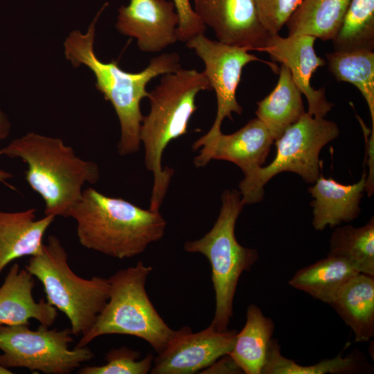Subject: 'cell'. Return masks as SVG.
Wrapping results in <instances>:
<instances>
[{
	"label": "cell",
	"instance_id": "cell-1",
	"mask_svg": "<svg viewBox=\"0 0 374 374\" xmlns=\"http://www.w3.org/2000/svg\"><path fill=\"white\" fill-rule=\"evenodd\" d=\"M105 3L96 14L86 33L71 32L64 43V54L72 65L87 66L96 77V88L112 105L120 123L121 136L117 150L121 155L139 151L141 145L140 130L143 116L141 100L148 98L147 84L154 78L172 73L181 68L180 57L176 52L165 53L152 57L141 71H125L112 60L103 62L93 50L96 24L106 8Z\"/></svg>",
	"mask_w": 374,
	"mask_h": 374
},
{
	"label": "cell",
	"instance_id": "cell-2",
	"mask_svg": "<svg viewBox=\"0 0 374 374\" xmlns=\"http://www.w3.org/2000/svg\"><path fill=\"white\" fill-rule=\"evenodd\" d=\"M68 217L76 222L82 247L118 259L142 253L149 244L162 238L166 228L159 211L142 208L92 188L83 190Z\"/></svg>",
	"mask_w": 374,
	"mask_h": 374
},
{
	"label": "cell",
	"instance_id": "cell-3",
	"mask_svg": "<svg viewBox=\"0 0 374 374\" xmlns=\"http://www.w3.org/2000/svg\"><path fill=\"white\" fill-rule=\"evenodd\" d=\"M211 90L204 73L179 69L162 75L160 82L148 93L150 110L143 117L140 141L145 149V163L154 181L149 209L159 211L174 170L161 165L168 144L188 132L190 119L197 110L198 93Z\"/></svg>",
	"mask_w": 374,
	"mask_h": 374
},
{
	"label": "cell",
	"instance_id": "cell-4",
	"mask_svg": "<svg viewBox=\"0 0 374 374\" xmlns=\"http://www.w3.org/2000/svg\"><path fill=\"white\" fill-rule=\"evenodd\" d=\"M0 156L19 158L27 165L25 179L43 199L44 214L68 217L87 183L98 182V165L82 159L58 138L28 132L0 149Z\"/></svg>",
	"mask_w": 374,
	"mask_h": 374
},
{
	"label": "cell",
	"instance_id": "cell-5",
	"mask_svg": "<svg viewBox=\"0 0 374 374\" xmlns=\"http://www.w3.org/2000/svg\"><path fill=\"white\" fill-rule=\"evenodd\" d=\"M152 271L151 266L139 261L111 276L108 300L75 347L87 346L103 335L117 334L142 339L158 354L163 351L181 329L170 328L150 301L145 283Z\"/></svg>",
	"mask_w": 374,
	"mask_h": 374
},
{
	"label": "cell",
	"instance_id": "cell-6",
	"mask_svg": "<svg viewBox=\"0 0 374 374\" xmlns=\"http://www.w3.org/2000/svg\"><path fill=\"white\" fill-rule=\"evenodd\" d=\"M220 214L212 229L202 238L188 241L184 249L199 253L208 260L215 291V308L211 323L217 331L227 330L233 317V304L240 276L258 258L256 249L242 246L236 240L235 226L244 204L240 192L225 190Z\"/></svg>",
	"mask_w": 374,
	"mask_h": 374
},
{
	"label": "cell",
	"instance_id": "cell-7",
	"mask_svg": "<svg viewBox=\"0 0 374 374\" xmlns=\"http://www.w3.org/2000/svg\"><path fill=\"white\" fill-rule=\"evenodd\" d=\"M25 268L42 284L46 301L67 317L71 334H87L108 300V278L78 276L68 263L66 249L53 235Z\"/></svg>",
	"mask_w": 374,
	"mask_h": 374
},
{
	"label": "cell",
	"instance_id": "cell-8",
	"mask_svg": "<svg viewBox=\"0 0 374 374\" xmlns=\"http://www.w3.org/2000/svg\"><path fill=\"white\" fill-rule=\"evenodd\" d=\"M339 134V129L335 122L314 117L305 112L275 140L276 153L274 160L244 176L240 182L239 192L244 205L260 202L265 185L280 172H294L305 181L314 184L321 174V150Z\"/></svg>",
	"mask_w": 374,
	"mask_h": 374
},
{
	"label": "cell",
	"instance_id": "cell-9",
	"mask_svg": "<svg viewBox=\"0 0 374 374\" xmlns=\"http://www.w3.org/2000/svg\"><path fill=\"white\" fill-rule=\"evenodd\" d=\"M0 325V364L6 368H25L45 374H69L94 357L87 347L69 345L73 341L70 329H50L39 325Z\"/></svg>",
	"mask_w": 374,
	"mask_h": 374
},
{
	"label": "cell",
	"instance_id": "cell-10",
	"mask_svg": "<svg viewBox=\"0 0 374 374\" xmlns=\"http://www.w3.org/2000/svg\"><path fill=\"white\" fill-rule=\"evenodd\" d=\"M185 44L203 61L205 65L203 72L217 98V109L214 123L208 132L202 136L208 139L222 132L221 125L225 118L233 121V113L239 115L242 113L243 108L236 98V91L243 68L254 61L266 63L273 71H277V66L249 53L250 51L245 48L211 39L204 34L198 35Z\"/></svg>",
	"mask_w": 374,
	"mask_h": 374
},
{
	"label": "cell",
	"instance_id": "cell-11",
	"mask_svg": "<svg viewBox=\"0 0 374 374\" xmlns=\"http://www.w3.org/2000/svg\"><path fill=\"white\" fill-rule=\"evenodd\" d=\"M236 332L217 331L209 326L193 332L185 326L153 361L152 374H193L200 373L221 357L228 355L234 345Z\"/></svg>",
	"mask_w": 374,
	"mask_h": 374
},
{
	"label": "cell",
	"instance_id": "cell-12",
	"mask_svg": "<svg viewBox=\"0 0 374 374\" xmlns=\"http://www.w3.org/2000/svg\"><path fill=\"white\" fill-rule=\"evenodd\" d=\"M193 7L222 43L260 51L270 35L255 0H194Z\"/></svg>",
	"mask_w": 374,
	"mask_h": 374
},
{
	"label": "cell",
	"instance_id": "cell-13",
	"mask_svg": "<svg viewBox=\"0 0 374 374\" xmlns=\"http://www.w3.org/2000/svg\"><path fill=\"white\" fill-rule=\"evenodd\" d=\"M274 141L267 127L256 117L233 134L221 132L208 139H197L193 150L202 149L194 164L203 167L212 159L228 161L238 166L244 177L262 166Z\"/></svg>",
	"mask_w": 374,
	"mask_h": 374
},
{
	"label": "cell",
	"instance_id": "cell-14",
	"mask_svg": "<svg viewBox=\"0 0 374 374\" xmlns=\"http://www.w3.org/2000/svg\"><path fill=\"white\" fill-rule=\"evenodd\" d=\"M316 39L308 35H270L260 51L268 53L272 60L284 64L290 70L307 99V112L314 117L324 118L333 104L327 100L324 87L315 89L310 84L313 73L319 67L326 65V60L319 57L314 50Z\"/></svg>",
	"mask_w": 374,
	"mask_h": 374
},
{
	"label": "cell",
	"instance_id": "cell-15",
	"mask_svg": "<svg viewBox=\"0 0 374 374\" xmlns=\"http://www.w3.org/2000/svg\"><path fill=\"white\" fill-rule=\"evenodd\" d=\"M118 12L116 29L135 38L143 52H161L178 41L179 19L172 1L130 0Z\"/></svg>",
	"mask_w": 374,
	"mask_h": 374
},
{
	"label": "cell",
	"instance_id": "cell-16",
	"mask_svg": "<svg viewBox=\"0 0 374 374\" xmlns=\"http://www.w3.org/2000/svg\"><path fill=\"white\" fill-rule=\"evenodd\" d=\"M34 276L14 263L0 286V325H29L30 319L51 327L57 316V309L46 300L37 301L33 295Z\"/></svg>",
	"mask_w": 374,
	"mask_h": 374
},
{
	"label": "cell",
	"instance_id": "cell-17",
	"mask_svg": "<svg viewBox=\"0 0 374 374\" xmlns=\"http://www.w3.org/2000/svg\"><path fill=\"white\" fill-rule=\"evenodd\" d=\"M366 174L355 184L344 185L334 179L325 178L322 174L309 188L314 200L312 225L317 231L331 228L341 222H349L361 212L359 203L366 186Z\"/></svg>",
	"mask_w": 374,
	"mask_h": 374
},
{
	"label": "cell",
	"instance_id": "cell-18",
	"mask_svg": "<svg viewBox=\"0 0 374 374\" xmlns=\"http://www.w3.org/2000/svg\"><path fill=\"white\" fill-rule=\"evenodd\" d=\"M36 211H0V275L12 261L42 250L44 236L55 217L45 215L37 220Z\"/></svg>",
	"mask_w": 374,
	"mask_h": 374
},
{
	"label": "cell",
	"instance_id": "cell-19",
	"mask_svg": "<svg viewBox=\"0 0 374 374\" xmlns=\"http://www.w3.org/2000/svg\"><path fill=\"white\" fill-rule=\"evenodd\" d=\"M330 305L352 329L355 341H367L373 337L374 276L363 273L354 276Z\"/></svg>",
	"mask_w": 374,
	"mask_h": 374
},
{
	"label": "cell",
	"instance_id": "cell-20",
	"mask_svg": "<svg viewBox=\"0 0 374 374\" xmlns=\"http://www.w3.org/2000/svg\"><path fill=\"white\" fill-rule=\"evenodd\" d=\"M274 89L257 102L256 115L267 127L274 141L305 112L302 92L290 70L281 64Z\"/></svg>",
	"mask_w": 374,
	"mask_h": 374
},
{
	"label": "cell",
	"instance_id": "cell-21",
	"mask_svg": "<svg viewBox=\"0 0 374 374\" xmlns=\"http://www.w3.org/2000/svg\"><path fill=\"white\" fill-rule=\"evenodd\" d=\"M359 273L344 258L328 253L326 258L297 271L289 284L330 305L339 290Z\"/></svg>",
	"mask_w": 374,
	"mask_h": 374
},
{
	"label": "cell",
	"instance_id": "cell-22",
	"mask_svg": "<svg viewBox=\"0 0 374 374\" xmlns=\"http://www.w3.org/2000/svg\"><path fill=\"white\" fill-rule=\"evenodd\" d=\"M274 325L256 305L247 310V320L236 333L234 345L228 354L246 374H262Z\"/></svg>",
	"mask_w": 374,
	"mask_h": 374
},
{
	"label": "cell",
	"instance_id": "cell-23",
	"mask_svg": "<svg viewBox=\"0 0 374 374\" xmlns=\"http://www.w3.org/2000/svg\"><path fill=\"white\" fill-rule=\"evenodd\" d=\"M350 0H302L286 23L288 35H308L332 40Z\"/></svg>",
	"mask_w": 374,
	"mask_h": 374
},
{
	"label": "cell",
	"instance_id": "cell-24",
	"mask_svg": "<svg viewBox=\"0 0 374 374\" xmlns=\"http://www.w3.org/2000/svg\"><path fill=\"white\" fill-rule=\"evenodd\" d=\"M328 70L339 82L355 86L367 103L374 139V51L370 49L335 51L326 54Z\"/></svg>",
	"mask_w": 374,
	"mask_h": 374
},
{
	"label": "cell",
	"instance_id": "cell-25",
	"mask_svg": "<svg viewBox=\"0 0 374 374\" xmlns=\"http://www.w3.org/2000/svg\"><path fill=\"white\" fill-rule=\"evenodd\" d=\"M328 253L347 260L359 273L374 276V220L361 227H337L332 233Z\"/></svg>",
	"mask_w": 374,
	"mask_h": 374
},
{
	"label": "cell",
	"instance_id": "cell-26",
	"mask_svg": "<svg viewBox=\"0 0 374 374\" xmlns=\"http://www.w3.org/2000/svg\"><path fill=\"white\" fill-rule=\"evenodd\" d=\"M332 41L335 51L374 50V0H350Z\"/></svg>",
	"mask_w": 374,
	"mask_h": 374
},
{
	"label": "cell",
	"instance_id": "cell-27",
	"mask_svg": "<svg viewBox=\"0 0 374 374\" xmlns=\"http://www.w3.org/2000/svg\"><path fill=\"white\" fill-rule=\"evenodd\" d=\"M355 359L341 355L322 360L311 366H302L292 359H287L280 353V346L276 339L271 340L265 364L262 373L265 374H326L351 373L356 370Z\"/></svg>",
	"mask_w": 374,
	"mask_h": 374
},
{
	"label": "cell",
	"instance_id": "cell-28",
	"mask_svg": "<svg viewBox=\"0 0 374 374\" xmlns=\"http://www.w3.org/2000/svg\"><path fill=\"white\" fill-rule=\"evenodd\" d=\"M140 353L127 347L110 350L105 356L106 363L100 366H87L80 368V374H146L153 364L151 354L139 359Z\"/></svg>",
	"mask_w": 374,
	"mask_h": 374
},
{
	"label": "cell",
	"instance_id": "cell-29",
	"mask_svg": "<svg viewBox=\"0 0 374 374\" xmlns=\"http://www.w3.org/2000/svg\"><path fill=\"white\" fill-rule=\"evenodd\" d=\"M260 19L270 35L279 33L302 0H255Z\"/></svg>",
	"mask_w": 374,
	"mask_h": 374
},
{
	"label": "cell",
	"instance_id": "cell-30",
	"mask_svg": "<svg viewBox=\"0 0 374 374\" xmlns=\"http://www.w3.org/2000/svg\"><path fill=\"white\" fill-rule=\"evenodd\" d=\"M179 16L177 30L178 41L186 43L190 39L204 34L206 26L195 13L190 0H172Z\"/></svg>",
	"mask_w": 374,
	"mask_h": 374
},
{
	"label": "cell",
	"instance_id": "cell-31",
	"mask_svg": "<svg viewBox=\"0 0 374 374\" xmlns=\"http://www.w3.org/2000/svg\"><path fill=\"white\" fill-rule=\"evenodd\" d=\"M199 373H243V372L233 358L226 355L215 361Z\"/></svg>",
	"mask_w": 374,
	"mask_h": 374
},
{
	"label": "cell",
	"instance_id": "cell-32",
	"mask_svg": "<svg viewBox=\"0 0 374 374\" xmlns=\"http://www.w3.org/2000/svg\"><path fill=\"white\" fill-rule=\"evenodd\" d=\"M10 131V123L6 115L0 109V141L7 138Z\"/></svg>",
	"mask_w": 374,
	"mask_h": 374
},
{
	"label": "cell",
	"instance_id": "cell-33",
	"mask_svg": "<svg viewBox=\"0 0 374 374\" xmlns=\"http://www.w3.org/2000/svg\"><path fill=\"white\" fill-rule=\"evenodd\" d=\"M13 175L9 172L0 169V183H2L9 186L10 188H12L11 186L6 182V181L9 179H11Z\"/></svg>",
	"mask_w": 374,
	"mask_h": 374
},
{
	"label": "cell",
	"instance_id": "cell-34",
	"mask_svg": "<svg viewBox=\"0 0 374 374\" xmlns=\"http://www.w3.org/2000/svg\"><path fill=\"white\" fill-rule=\"evenodd\" d=\"M13 372L8 368L5 367L4 366L0 364V374H12Z\"/></svg>",
	"mask_w": 374,
	"mask_h": 374
}]
</instances>
